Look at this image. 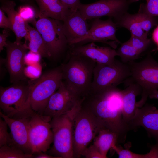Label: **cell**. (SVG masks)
<instances>
[{
  "label": "cell",
  "instance_id": "ab89813d",
  "mask_svg": "<svg viewBox=\"0 0 158 158\" xmlns=\"http://www.w3.org/2000/svg\"><path fill=\"white\" fill-rule=\"evenodd\" d=\"M146 1H147L148 0H146Z\"/></svg>",
  "mask_w": 158,
  "mask_h": 158
},
{
  "label": "cell",
  "instance_id": "44dd1931",
  "mask_svg": "<svg viewBox=\"0 0 158 158\" xmlns=\"http://www.w3.org/2000/svg\"><path fill=\"white\" fill-rule=\"evenodd\" d=\"M35 0L39 8V18H50L63 21L72 12L60 0Z\"/></svg>",
  "mask_w": 158,
  "mask_h": 158
},
{
  "label": "cell",
  "instance_id": "52a82bcc",
  "mask_svg": "<svg viewBox=\"0 0 158 158\" xmlns=\"http://www.w3.org/2000/svg\"><path fill=\"white\" fill-rule=\"evenodd\" d=\"M103 126L92 112L83 106L73 122L72 139L74 158H79Z\"/></svg>",
  "mask_w": 158,
  "mask_h": 158
},
{
  "label": "cell",
  "instance_id": "277c9868",
  "mask_svg": "<svg viewBox=\"0 0 158 158\" xmlns=\"http://www.w3.org/2000/svg\"><path fill=\"white\" fill-rule=\"evenodd\" d=\"M21 82L6 87L1 86L0 88L1 112L14 119H26L36 113L30 103L28 83H21Z\"/></svg>",
  "mask_w": 158,
  "mask_h": 158
},
{
  "label": "cell",
  "instance_id": "7c38bea8",
  "mask_svg": "<svg viewBox=\"0 0 158 158\" xmlns=\"http://www.w3.org/2000/svg\"><path fill=\"white\" fill-rule=\"evenodd\" d=\"M83 97L72 90L63 80L59 88L49 98L42 116L50 121L52 118L71 110Z\"/></svg>",
  "mask_w": 158,
  "mask_h": 158
},
{
  "label": "cell",
  "instance_id": "f1b7e54d",
  "mask_svg": "<svg viewBox=\"0 0 158 158\" xmlns=\"http://www.w3.org/2000/svg\"><path fill=\"white\" fill-rule=\"evenodd\" d=\"M18 12L21 18L27 23H32L35 20V18L38 17V14H37L35 9L29 5L20 6Z\"/></svg>",
  "mask_w": 158,
  "mask_h": 158
},
{
  "label": "cell",
  "instance_id": "3957f363",
  "mask_svg": "<svg viewBox=\"0 0 158 158\" xmlns=\"http://www.w3.org/2000/svg\"><path fill=\"white\" fill-rule=\"evenodd\" d=\"M84 98L81 99L71 110L52 118L49 121L53 135V145L47 152V154L60 158H74L73 122L82 106Z\"/></svg>",
  "mask_w": 158,
  "mask_h": 158
},
{
  "label": "cell",
  "instance_id": "9c48e42d",
  "mask_svg": "<svg viewBox=\"0 0 158 158\" xmlns=\"http://www.w3.org/2000/svg\"><path fill=\"white\" fill-rule=\"evenodd\" d=\"M61 21L44 17L40 18L32 23L42 37L51 57L57 56L69 48Z\"/></svg>",
  "mask_w": 158,
  "mask_h": 158
},
{
  "label": "cell",
  "instance_id": "5b68a950",
  "mask_svg": "<svg viewBox=\"0 0 158 158\" xmlns=\"http://www.w3.org/2000/svg\"><path fill=\"white\" fill-rule=\"evenodd\" d=\"M130 69V75L124 82L126 85L130 83L138 85L141 88V97L136 102L137 107H142L150 94L158 90V62L150 54L141 61L128 63Z\"/></svg>",
  "mask_w": 158,
  "mask_h": 158
},
{
  "label": "cell",
  "instance_id": "8d00e7d4",
  "mask_svg": "<svg viewBox=\"0 0 158 158\" xmlns=\"http://www.w3.org/2000/svg\"><path fill=\"white\" fill-rule=\"evenodd\" d=\"M153 39L158 47V26L154 30L152 34Z\"/></svg>",
  "mask_w": 158,
  "mask_h": 158
},
{
  "label": "cell",
  "instance_id": "9a60e30c",
  "mask_svg": "<svg viewBox=\"0 0 158 158\" xmlns=\"http://www.w3.org/2000/svg\"><path fill=\"white\" fill-rule=\"evenodd\" d=\"M69 54L84 56L96 63L112 65L115 62V58L118 56L116 51L109 47H102L94 42L87 44L72 45L69 46Z\"/></svg>",
  "mask_w": 158,
  "mask_h": 158
},
{
  "label": "cell",
  "instance_id": "83f0119b",
  "mask_svg": "<svg viewBox=\"0 0 158 158\" xmlns=\"http://www.w3.org/2000/svg\"><path fill=\"white\" fill-rule=\"evenodd\" d=\"M128 41L140 54L147 49L151 43L150 40L147 37L133 36H131Z\"/></svg>",
  "mask_w": 158,
  "mask_h": 158
},
{
  "label": "cell",
  "instance_id": "e575fe53",
  "mask_svg": "<svg viewBox=\"0 0 158 158\" xmlns=\"http://www.w3.org/2000/svg\"><path fill=\"white\" fill-rule=\"evenodd\" d=\"M9 30L4 29L3 30L2 33L0 34V52L3 49L4 47H5L7 45V38L9 35Z\"/></svg>",
  "mask_w": 158,
  "mask_h": 158
},
{
  "label": "cell",
  "instance_id": "7a4b0ae2",
  "mask_svg": "<svg viewBox=\"0 0 158 158\" xmlns=\"http://www.w3.org/2000/svg\"><path fill=\"white\" fill-rule=\"evenodd\" d=\"M69 56L68 62L60 66L63 80L80 96L85 97L90 92L96 63L84 56Z\"/></svg>",
  "mask_w": 158,
  "mask_h": 158
},
{
  "label": "cell",
  "instance_id": "ffe728a7",
  "mask_svg": "<svg viewBox=\"0 0 158 158\" xmlns=\"http://www.w3.org/2000/svg\"><path fill=\"white\" fill-rule=\"evenodd\" d=\"M126 86V88L121 90L123 101L122 116L124 122L130 126L129 123L135 115L137 108L136 97L141 94L142 89L138 85L134 83H129Z\"/></svg>",
  "mask_w": 158,
  "mask_h": 158
},
{
  "label": "cell",
  "instance_id": "1f68e13d",
  "mask_svg": "<svg viewBox=\"0 0 158 158\" xmlns=\"http://www.w3.org/2000/svg\"><path fill=\"white\" fill-rule=\"evenodd\" d=\"M81 155L86 158H103L98 149L93 144L85 148Z\"/></svg>",
  "mask_w": 158,
  "mask_h": 158
},
{
  "label": "cell",
  "instance_id": "7402d4cb",
  "mask_svg": "<svg viewBox=\"0 0 158 158\" xmlns=\"http://www.w3.org/2000/svg\"><path fill=\"white\" fill-rule=\"evenodd\" d=\"M93 140V144L98 149L103 158L107 157L108 151L117 143L124 141L119 133L105 128L99 131Z\"/></svg>",
  "mask_w": 158,
  "mask_h": 158
},
{
  "label": "cell",
  "instance_id": "5bb4252c",
  "mask_svg": "<svg viewBox=\"0 0 158 158\" xmlns=\"http://www.w3.org/2000/svg\"><path fill=\"white\" fill-rule=\"evenodd\" d=\"M5 63L10 75V81L13 83L24 81L27 77L25 72V59L28 49L26 42L18 43L7 41Z\"/></svg>",
  "mask_w": 158,
  "mask_h": 158
},
{
  "label": "cell",
  "instance_id": "4dcf8cb0",
  "mask_svg": "<svg viewBox=\"0 0 158 158\" xmlns=\"http://www.w3.org/2000/svg\"><path fill=\"white\" fill-rule=\"evenodd\" d=\"M141 12L152 16H158V0H148L140 6Z\"/></svg>",
  "mask_w": 158,
  "mask_h": 158
},
{
  "label": "cell",
  "instance_id": "4316f807",
  "mask_svg": "<svg viewBox=\"0 0 158 158\" xmlns=\"http://www.w3.org/2000/svg\"><path fill=\"white\" fill-rule=\"evenodd\" d=\"M135 14L141 28L145 32H148L157 24V21L156 17L151 16L141 11Z\"/></svg>",
  "mask_w": 158,
  "mask_h": 158
},
{
  "label": "cell",
  "instance_id": "e0dca14e",
  "mask_svg": "<svg viewBox=\"0 0 158 158\" xmlns=\"http://www.w3.org/2000/svg\"><path fill=\"white\" fill-rule=\"evenodd\" d=\"M63 30L69 46L88 33L89 26L79 11L71 12L63 20Z\"/></svg>",
  "mask_w": 158,
  "mask_h": 158
},
{
  "label": "cell",
  "instance_id": "f35d334b",
  "mask_svg": "<svg viewBox=\"0 0 158 158\" xmlns=\"http://www.w3.org/2000/svg\"><path fill=\"white\" fill-rule=\"evenodd\" d=\"M5 0H0L1 1H3ZM19 1H22V2H25L26 1H28L29 0H19Z\"/></svg>",
  "mask_w": 158,
  "mask_h": 158
},
{
  "label": "cell",
  "instance_id": "d590c367",
  "mask_svg": "<svg viewBox=\"0 0 158 158\" xmlns=\"http://www.w3.org/2000/svg\"><path fill=\"white\" fill-rule=\"evenodd\" d=\"M34 158H60L59 157L54 156L47 154L46 153L40 152L33 154Z\"/></svg>",
  "mask_w": 158,
  "mask_h": 158
},
{
  "label": "cell",
  "instance_id": "603a6c76",
  "mask_svg": "<svg viewBox=\"0 0 158 158\" xmlns=\"http://www.w3.org/2000/svg\"><path fill=\"white\" fill-rule=\"evenodd\" d=\"M28 32V46L30 51L39 55L42 57L49 58L51 54L41 35L35 28L27 24Z\"/></svg>",
  "mask_w": 158,
  "mask_h": 158
},
{
  "label": "cell",
  "instance_id": "ac0fdd59",
  "mask_svg": "<svg viewBox=\"0 0 158 158\" xmlns=\"http://www.w3.org/2000/svg\"><path fill=\"white\" fill-rule=\"evenodd\" d=\"M0 116L6 122L10 128L14 145L25 153L32 154L29 140L28 118H12L4 115L1 111Z\"/></svg>",
  "mask_w": 158,
  "mask_h": 158
},
{
  "label": "cell",
  "instance_id": "4fadbf2b",
  "mask_svg": "<svg viewBox=\"0 0 158 158\" xmlns=\"http://www.w3.org/2000/svg\"><path fill=\"white\" fill-rule=\"evenodd\" d=\"M112 19L109 18L106 20L99 18L94 19L88 33L75 41L71 45L99 42L107 44L113 48L116 49L120 42L116 36L117 26Z\"/></svg>",
  "mask_w": 158,
  "mask_h": 158
},
{
  "label": "cell",
  "instance_id": "f546056e",
  "mask_svg": "<svg viewBox=\"0 0 158 158\" xmlns=\"http://www.w3.org/2000/svg\"><path fill=\"white\" fill-rule=\"evenodd\" d=\"M8 125L5 121L0 118V147L8 145H14L11 135L8 131Z\"/></svg>",
  "mask_w": 158,
  "mask_h": 158
},
{
  "label": "cell",
  "instance_id": "d4e9b609",
  "mask_svg": "<svg viewBox=\"0 0 158 158\" xmlns=\"http://www.w3.org/2000/svg\"><path fill=\"white\" fill-rule=\"evenodd\" d=\"M116 51L121 61L125 63L134 61L140 54L128 41L122 43Z\"/></svg>",
  "mask_w": 158,
  "mask_h": 158
},
{
  "label": "cell",
  "instance_id": "6da1fadb",
  "mask_svg": "<svg viewBox=\"0 0 158 158\" xmlns=\"http://www.w3.org/2000/svg\"><path fill=\"white\" fill-rule=\"evenodd\" d=\"M82 105L92 112L103 128L118 133L125 140L127 132L131 129L123 119L121 90L116 87L90 92L85 96Z\"/></svg>",
  "mask_w": 158,
  "mask_h": 158
},
{
  "label": "cell",
  "instance_id": "2e32d148",
  "mask_svg": "<svg viewBox=\"0 0 158 158\" xmlns=\"http://www.w3.org/2000/svg\"><path fill=\"white\" fill-rule=\"evenodd\" d=\"M129 125L131 129L137 126L143 127L150 137L158 141V109L153 105L145 103L141 107H137Z\"/></svg>",
  "mask_w": 158,
  "mask_h": 158
},
{
  "label": "cell",
  "instance_id": "836d02e7",
  "mask_svg": "<svg viewBox=\"0 0 158 158\" xmlns=\"http://www.w3.org/2000/svg\"><path fill=\"white\" fill-rule=\"evenodd\" d=\"M68 6L72 11L78 10V7L81 4L80 0H60Z\"/></svg>",
  "mask_w": 158,
  "mask_h": 158
},
{
  "label": "cell",
  "instance_id": "d6986e66",
  "mask_svg": "<svg viewBox=\"0 0 158 158\" xmlns=\"http://www.w3.org/2000/svg\"><path fill=\"white\" fill-rule=\"evenodd\" d=\"M0 8L7 15L12 26V31L14 33L16 39L15 42H21L22 39L24 38L25 42L28 40V32L27 27L28 23L25 22L15 9V3L11 0L1 1Z\"/></svg>",
  "mask_w": 158,
  "mask_h": 158
},
{
  "label": "cell",
  "instance_id": "484cf974",
  "mask_svg": "<svg viewBox=\"0 0 158 158\" xmlns=\"http://www.w3.org/2000/svg\"><path fill=\"white\" fill-rule=\"evenodd\" d=\"M33 155L27 154L14 145H4L0 147V158H32Z\"/></svg>",
  "mask_w": 158,
  "mask_h": 158
},
{
  "label": "cell",
  "instance_id": "ba28073f",
  "mask_svg": "<svg viewBox=\"0 0 158 158\" xmlns=\"http://www.w3.org/2000/svg\"><path fill=\"white\" fill-rule=\"evenodd\" d=\"M130 75L128 63L116 60L110 65L96 63L90 92H98L116 88Z\"/></svg>",
  "mask_w": 158,
  "mask_h": 158
},
{
  "label": "cell",
  "instance_id": "cb8c5ba5",
  "mask_svg": "<svg viewBox=\"0 0 158 158\" xmlns=\"http://www.w3.org/2000/svg\"><path fill=\"white\" fill-rule=\"evenodd\" d=\"M117 27L125 28L130 32L131 36L147 37L148 32H144L141 28L135 14L126 12L114 20Z\"/></svg>",
  "mask_w": 158,
  "mask_h": 158
},
{
  "label": "cell",
  "instance_id": "d6a6232c",
  "mask_svg": "<svg viewBox=\"0 0 158 158\" xmlns=\"http://www.w3.org/2000/svg\"><path fill=\"white\" fill-rule=\"evenodd\" d=\"M4 12L0 8V27L5 29L12 30V27L10 21L6 17Z\"/></svg>",
  "mask_w": 158,
  "mask_h": 158
},
{
  "label": "cell",
  "instance_id": "8fae6325",
  "mask_svg": "<svg viewBox=\"0 0 158 158\" xmlns=\"http://www.w3.org/2000/svg\"><path fill=\"white\" fill-rule=\"evenodd\" d=\"M49 121L36 113L27 119L29 140L32 154L46 152L53 143V135Z\"/></svg>",
  "mask_w": 158,
  "mask_h": 158
},
{
  "label": "cell",
  "instance_id": "8992f818",
  "mask_svg": "<svg viewBox=\"0 0 158 158\" xmlns=\"http://www.w3.org/2000/svg\"><path fill=\"white\" fill-rule=\"evenodd\" d=\"M63 80L60 66L46 72L38 78L28 81L30 106L36 113L42 115L52 95Z\"/></svg>",
  "mask_w": 158,
  "mask_h": 158
},
{
  "label": "cell",
  "instance_id": "74e56055",
  "mask_svg": "<svg viewBox=\"0 0 158 158\" xmlns=\"http://www.w3.org/2000/svg\"><path fill=\"white\" fill-rule=\"evenodd\" d=\"M149 97L150 99H158V90L153 91L149 95Z\"/></svg>",
  "mask_w": 158,
  "mask_h": 158
},
{
  "label": "cell",
  "instance_id": "30bf717a",
  "mask_svg": "<svg viewBox=\"0 0 158 158\" xmlns=\"http://www.w3.org/2000/svg\"><path fill=\"white\" fill-rule=\"evenodd\" d=\"M139 0H99L87 4L81 3L78 10L86 20L108 16L114 20L127 12L130 5Z\"/></svg>",
  "mask_w": 158,
  "mask_h": 158
}]
</instances>
